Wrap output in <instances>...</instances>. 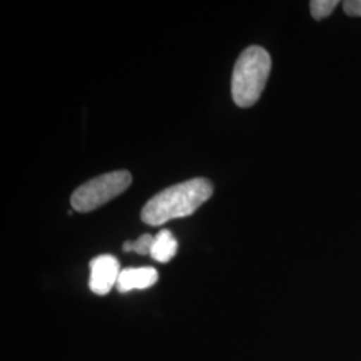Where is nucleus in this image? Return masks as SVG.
Listing matches in <instances>:
<instances>
[{"label": "nucleus", "mask_w": 361, "mask_h": 361, "mask_svg": "<svg viewBox=\"0 0 361 361\" xmlns=\"http://www.w3.org/2000/svg\"><path fill=\"white\" fill-rule=\"evenodd\" d=\"M213 194V185L207 178H193L170 186L154 195L142 209L141 219L152 226L171 219L192 216Z\"/></svg>", "instance_id": "obj_1"}, {"label": "nucleus", "mask_w": 361, "mask_h": 361, "mask_svg": "<svg viewBox=\"0 0 361 361\" xmlns=\"http://www.w3.org/2000/svg\"><path fill=\"white\" fill-rule=\"evenodd\" d=\"M269 52L259 46H250L238 56L232 78L234 104L250 107L257 102L271 74Z\"/></svg>", "instance_id": "obj_2"}, {"label": "nucleus", "mask_w": 361, "mask_h": 361, "mask_svg": "<svg viewBox=\"0 0 361 361\" xmlns=\"http://www.w3.org/2000/svg\"><path fill=\"white\" fill-rule=\"evenodd\" d=\"M133 182L126 170L111 171L83 183L71 195V207L75 212L89 213L123 193Z\"/></svg>", "instance_id": "obj_3"}, {"label": "nucleus", "mask_w": 361, "mask_h": 361, "mask_svg": "<svg viewBox=\"0 0 361 361\" xmlns=\"http://www.w3.org/2000/svg\"><path fill=\"white\" fill-rule=\"evenodd\" d=\"M119 262L111 255H102L94 258L90 262L91 292L98 296L107 295L114 286H116L119 274Z\"/></svg>", "instance_id": "obj_4"}, {"label": "nucleus", "mask_w": 361, "mask_h": 361, "mask_svg": "<svg viewBox=\"0 0 361 361\" xmlns=\"http://www.w3.org/2000/svg\"><path fill=\"white\" fill-rule=\"evenodd\" d=\"M158 281V271L154 268H128L119 274L116 289L121 293H128L131 290H141L153 286Z\"/></svg>", "instance_id": "obj_5"}, {"label": "nucleus", "mask_w": 361, "mask_h": 361, "mask_svg": "<svg viewBox=\"0 0 361 361\" xmlns=\"http://www.w3.org/2000/svg\"><path fill=\"white\" fill-rule=\"evenodd\" d=\"M177 250H178L177 240L174 238V235L171 234L170 231L164 229L155 235L154 244L152 247L150 256L157 262L165 264L177 255Z\"/></svg>", "instance_id": "obj_6"}, {"label": "nucleus", "mask_w": 361, "mask_h": 361, "mask_svg": "<svg viewBox=\"0 0 361 361\" xmlns=\"http://www.w3.org/2000/svg\"><path fill=\"white\" fill-rule=\"evenodd\" d=\"M337 4H338L337 0H312L310 13L316 20H322L334 13Z\"/></svg>", "instance_id": "obj_7"}, {"label": "nucleus", "mask_w": 361, "mask_h": 361, "mask_svg": "<svg viewBox=\"0 0 361 361\" xmlns=\"http://www.w3.org/2000/svg\"><path fill=\"white\" fill-rule=\"evenodd\" d=\"M154 244V237L150 234H142L138 240L133 241V252L141 255V256H146L150 255L152 247Z\"/></svg>", "instance_id": "obj_8"}, {"label": "nucleus", "mask_w": 361, "mask_h": 361, "mask_svg": "<svg viewBox=\"0 0 361 361\" xmlns=\"http://www.w3.org/2000/svg\"><path fill=\"white\" fill-rule=\"evenodd\" d=\"M344 11L349 16H361V0H348L344 1Z\"/></svg>", "instance_id": "obj_9"}]
</instances>
